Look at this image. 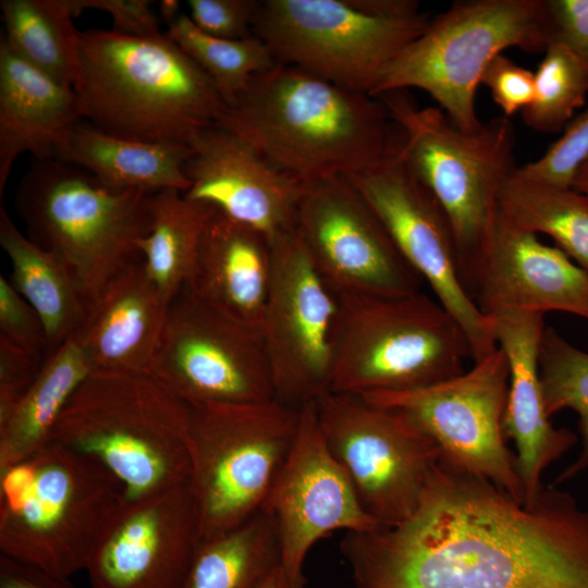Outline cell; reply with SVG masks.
<instances>
[{"instance_id":"cell-47","label":"cell","mask_w":588,"mask_h":588,"mask_svg":"<svg viewBox=\"0 0 588 588\" xmlns=\"http://www.w3.org/2000/svg\"><path fill=\"white\" fill-rule=\"evenodd\" d=\"M259 588H286L279 565L265 579V581L260 585Z\"/></svg>"},{"instance_id":"cell-29","label":"cell","mask_w":588,"mask_h":588,"mask_svg":"<svg viewBox=\"0 0 588 588\" xmlns=\"http://www.w3.org/2000/svg\"><path fill=\"white\" fill-rule=\"evenodd\" d=\"M215 209L177 189L154 194L149 232L138 248L149 278L167 304L188 283L203 231Z\"/></svg>"},{"instance_id":"cell-45","label":"cell","mask_w":588,"mask_h":588,"mask_svg":"<svg viewBox=\"0 0 588 588\" xmlns=\"http://www.w3.org/2000/svg\"><path fill=\"white\" fill-rule=\"evenodd\" d=\"M181 2L177 0H161L158 3V11L162 20L170 25L182 13H180Z\"/></svg>"},{"instance_id":"cell-33","label":"cell","mask_w":588,"mask_h":588,"mask_svg":"<svg viewBox=\"0 0 588 588\" xmlns=\"http://www.w3.org/2000/svg\"><path fill=\"white\" fill-rule=\"evenodd\" d=\"M166 34L207 74L220 97L231 106L258 73L278 62L255 35L223 39L200 30L186 14L168 25Z\"/></svg>"},{"instance_id":"cell-38","label":"cell","mask_w":588,"mask_h":588,"mask_svg":"<svg viewBox=\"0 0 588 588\" xmlns=\"http://www.w3.org/2000/svg\"><path fill=\"white\" fill-rule=\"evenodd\" d=\"M547 48L560 45L588 69V0H540Z\"/></svg>"},{"instance_id":"cell-9","label":"cell","mask_w":588,"mask_h":588,"mask_svg":"<svg viewBox=\"0 0 588 588\" xmlns=\"http://www.w3.org/2000/svg\"><path fill=\"white\" fill-rule=\"evenodd\" d=\"M546 51L540 0H458L429 22L384 69L372 96L419 88L465 132L482 122L475 96L488 64L503 50Z\"/></svg>"},{"instance_id":"cell-28","label":"cell","mask_w":588,"mask_h":588,"mask_svg":"<svg viewBox=\"0 0 588 588\" xmlns=\"http://www.w3.org/2000/svg\"><path fill=\"white\" fill-rule=\"evenodd\" d=\"M0 244L11 261V284L44 323L49 357L77 330L86 303L61 262L24 235L2 205Z\"/></svg>"},{"instance_id":"cell-14","label":"cell","mask_w":588,"mask_h":588,"mask_svg":"<svg viewBox=\"0 0 588 588\" xmlns=\"http://www.w3.org/2000/svg\"><path fill=\"white\" fill-rule=\"evenodd\" d=\"M151 375L189 405L275 400L261 329L186 285L168 304Z\"/></svg>"},{"instance_id":"cell-18","label":"cell","mask_w":588,"mask_h":588,"mask_svg":"<svg viewBox=\"0 0 588 588\" xmlns=\"http://www.w3.org/2000/svg\"><path fill=\"white\" fill-rule=\"evenodd\" d=\"M280 547L286 588H304V565L317 541L336 530L366 532L380 527L360 505L319 425L316 402L299 407L294 444L264 504Z\"/></svg>"},{"instance_id":"cell-7","label":"cell","mask_w":588,"mask_h":588,"mask_svg":"<svg viewBox=\"0 0 588 588\" xmlns=\"http://www.w3.org/2000/svg\"><path fill=\"white\" fill-rule=\"evenodd\" d=\"M155 192L112 189L90 173L54 158L34 159L15 195L26 236L54 256L85 303L143 259Z\"/></svg>"},{"instance_id":"cell-25","label":"cell","mask_w":588,"mask_h":588,"mask_svg":"<svg viewBox=\"0 0 588 588\" xmlns=\"http://www.w3.org/2000/svg\"><path fill=\"white\" fill-rule=\"evenodd\" d=\"M82 118L73 87L21 58L0 40V198L15 160L53 158L62 134Z\"/></svg>"},{"instance_id":"cell-44","label":"cell","mask_w":588,"mask_h":588,"mask_svg":"<svg viewBox=\"0 0 588 588\" xmlns=\"http://www.w3.org/2000/svg\"><path fill=\"white\" fill-rule=\"evenodd\" d=\"M347 2L357 11L379 19L405 20L421 14L419 3L414 0H347Z\"/></svg>"},{"instance_id":"cell-3","label":"cell","mask_w":588,"mask_h":588,"mask_svg":"<svg viewBox=\"0 0 588 588\" xmlns=\"http://www.w3.org/2000/svg\"><path fill=\"white\" fill-rule=\"evenodd\" d=\"M73 89L90 125L145 143L189 145L226 108L211 79L166 32H79Z\"/></svg>"},{"instance_id":"cell-27","label":"cell","mask_w":588,"mask_h":588,"mask_svg":"<svg viewBox=\"0 0 588 588\" xmlns=\"http://www.w3.org/2000/svg\"><path fill=\"white\" fill-rule=\"evenodd\" d=\"M93 371L90 357L75 333L46 358L28 390L0 420V469L51 442L65 405Z\"/></svg>"},{"instance_id":"cell-10","label":"cell","mask_w":588,"mask_h":588,"mask_svg":"<svg viewBox=\"0 0 588 588\" xmlns=\"http://www.w3.org/2000/svg\"><path fill=\"white\" fill-rule=\"evenodd\" d=\"M187 482L201 539L260 512L297 434L299 408L277 400L191 405Z\"/></svg>"},{"instance_id":"cell-34","label":"cell","mask_w":588,"mask_h":588,"mask_svg":"<svg viewBox=\"0 0 588 588\" xmlns=\"http://www.w3.org/2000/svg\"><path fill=\"white\" fill-rule=\"evenodd\" d=\"M538 365L549 417L562 409H572L578 415L580 452L555 478L554 485H559L588 469V353L575 347L552 327H546Z\"/></svg>"},{"instance_id":"cell-31","label":"cell","mask_w":588,"mask_h":588,"mask_svg":"<svg viewBox=\"0 0 588 588\" xmlns=\"http://www.w3.org/2000/svg\"><path fill=\"white\" fill-rule=\"evenodd\" d=\"M0 8L8 45L36 69L73 87L79 30L66 0H1Z\"/></svg>"},{"instance_id":"cell-22","label":"cell","mask_w":588,"mask_h":588,"mask_svg":"<svg viewBox=\"0 0 588 588\" xmlns=\"http://www.w3.org/2000/svg\"><path fill=\"white\" fill-rule=\"evenodd\" d=\"M498 346L510 368L504 431L516 446V465L524 502L542 490L543 471L578 441L567 428H556L546 412L538 355L546 328L543 315L522 310H500L488 315Z\"/></svg>"},{"instance_id":"cell-1","label":"cell","mask_w":588,"mask_h":588,"mask_svg":"<svg viewBox=\"0 0 588 588\" xmlns=\"http://www.w3.org/2000/svg\"><path fill=\"white\" fill-rule=\"evenodd\" d=\"M355 588H588V510L544 487L530 502L442 462L402 522L346 532Z\"/></svg>"},{"instance_id":"cell-30","label":"cell","mask_w":588,"mask_h":588,"mask_svg":"<svg viewBox=\"0 0 588 588\" xmlns=\"http://www.w3.org/2000/svg\"><path fill=\"white\" fill-rule=\"evenodd\" d=\"M280 562L274 524L265 511L200 540L182 588H259Z\"/></svg>"},{"instance_id":"cell-17","label":"cell","mask_w":588,"mask_h":588,"mask_svg":"<svg viewBox=\"0 0 588 588\" xmlns=\"http://www.w3.org/2000/svg\"><path fill=\"white\" fill-rule=\"evenodd\" d=\"M296 231L315 267L339 294L420 292L422 278L346 176L304 184Z\"/></svg>"},{"instance_id":"cell-32","label":"cell","mask_w":588,"mask_h":588,"mask_svg":"<svg viewBox=\"0 0 588 588\" xmlns=\"http://www.w3.org/2000/svg\"><path fill=\"white\" fill-rule=\"evenodd\" d=\"M499 212L518 228L549 235L588 273V197L515 173L502 187Z\"/></svg>"},{"instance_id":"cell-11","label":"cell","mask_w":588,"mask_h":588,"mask_svg":"<svg viewBox=\"0 0 588 588\" xmlns=\"http://www.w3.org/2000/svg\"><path fill=\"white\" fill-rule=\"evenodd\" d=\"M429 22L424 13L405 20L373 17L347 0H265L252 34L277 62L372 96L384 69Z\"/></svg>"},{"instance_id":"cell-6","label":"cell","mask_w":588,"mask_h":588,"mask_svg":"<svg viewBox=\"0 0 588 588\" xmlns=\"http://www.w3.org/2000/svg\"><path fill=\"white\" fill-rule=\"evenodd\" d=\"M378 97L397 127L399 152L450 221L462 281L471 296L493 233L502 187L518 168L514 125L510 118L499 115L465 132L440 108L419 107L405 90Z\"/></svg>"},{"instance_id":"cell-23","label":"cell","mask_w":588,"mask_h":588,"mask_svg":"<svg viewBox=\"0 0 588 588\" xmlns=\"http://www.w3.org/2000/svg\"><path fill=\"white\" fill-rule=\"evenodd\" d=\"M167 308L140 259L86 303L74 333L94 370L151 375Z\"/></svg>"},{"instance_id":"cell-46","label":"cell","mask_w":588,"mask_h":588,"mask_svg":"<svg viewBox=\"0 0 588 588\" xmlns=\"http://www.w3.org/2000/svg\"><path fill=\"white\" fill-rule=\"evenodd\" d=\"M572 188L588 197V160L579 168Z\"/></svg>"},{"instance_id":"cell-42","label":"cell","mask_w":588,"mask_h":588,"mask_svg":"<svg viewBox=\"0 0 588 588\" xmlns=\"http://www.w3.org/2000/svg\"><path fill=\"white\" fill-rule=\"evenodd\" d=\"M41 364L0 335V420L4 419L37 377Z\"/></svg>"},{"instance_id":"cell-12","label":"cell","mask_w":588,"mask_h":588,"mask_svg":"<svg viewBox=\"0 0 588 588\" xmlns=\"http://www.w3.org/2000/svg\"><path fill=\"white\" fill-rule=\"evenodd\" d=\"M316 407L327 445L365 512L380 526L408 517L441 458L436 442L401 413L360 395L329 392Z\"/></svg>"},{"instance_id":"cell-2","label":"cell","mask_w":588,"mask_h":588,"mask_svg":"<svg viewBox=\"0 0 588 588\" xmlns=\"http://www.w3.org/2000/svg\"><path fill=\"white\" fill-rule=\"evenodd\" d=\"M391 123L379 97L278 62L253 76L216 124L307 184L383 157L394 142Z\"/></svg>"},{"instance_id":"cell-41","label":"cell","mask_w":588,"mask_h":588,"mask_svg":"<svg viewBox=\"0 0 588 588\" xmlns=\"http://www.w3.org/2000/svg\"><path fill=\"white\" fill-rule=\"evenodd\" d=\"M73 17L86 10L105 11L112 17V30L126 36L151 37L162 34L148 0H66Z\"/></svg>"},{"instance_id":"cell-19","label":"cell","mask_w":588,"mask_h":588,"mask_svg":"<svg viewBox=\"0 0 588 588\" xmlns=\"http://www.w3.org/2000/svg\"><path fill=\"white\" fill-rule=\"evenodd\" d=\"M201 540L187 483L128 500L86 572L91 588H182Z\"/></svg>"},{"instance_id":"cell-26","label":"cell","mask_w":588,"mask_h":588,"mask_svg":"<svg viewBox=\"0 0 588 588\" xmlns=\"http://www.w3.org/2000/svg\"><path fill=\"white\" fill-rule=\"evenodd\" d=\"M189 154L188 145L132 140L76 122L62 134L53 158L112 189L185 193L191 186L184 172Z\"/></svg>"},{"instance_id":"cell-15","label":"cell","mask_w":588,"mask_h":588,"mask_svg":"<svg viewBox=\"0 0 588 588\" xmlns=\"http://www.w3.org/2000/svg\"><path fill=\"white\" fill-rule=\"evenodd\" d=\"M382 222L396 247L464 330L478 362L498 348L492 321L462 281L450 221L430 189L397 150L346 176Z\"/></svg>"},{"instance_id":"cell-4","label":"cell","mask_w":588,"mask_h":588,"mask_svg":"<svg viewBox=\"0 0 588 588\" xmlns=\"http://www.w3.org/2000/svg\"><path fill=\"white\" fill-rule=\"evenodd\" d=\"M127 502L103 464L51 441L0 469L1 554L70 578L86 571Z\"/></svg>"},{"instance_id":"cell-21","label":"cell","mask_w":588,"mask_h":588,"mask_svg":"<svg viewBox=\"0 0 588 588\" xmlns=\"http://www.w3.org/2000/svg\"><path fill=\"white\" fill-rule=\"evenodd\" d=\"M471 297L487 316L564 311L588 319V273L558 246L541 243L498 212Z\"/></svg>"},{"instance_id":"cell-37","label":"cell","mask_w":588,"mask_h":588,"mask_svg":"<svg viewBox=\"0 0 588 588\" xmlns=\"http://www.w3.org/2000/svg\"><path fill=\"white\" fill-rule=\"evenodd\" d=\"M0 335L44 365L48 340L44 323L32 305L0 277Z\"/></svg>"},{"instance_id":"cell-20","label":"cell","mask_w":588,"mask_h":588,"mask_svg":"<svg viewBox=\"0 0 588 588\" xmlns=\"http://www.w3.org/2000/svg\"><path fill=\"white\" fill-rule=\"evenodd\" d=\"M188 146L187 198L212 205L272 242L296 229L302 181L218 124L203 130Z\"/></svg>"},{"instance_id":"cell-24","label":"cell","mask_w":588,"mask_h":588,"mask_svg":"<svg viewBox=\"0 0 588 588\" xmlns=\"http://www.w3.org/2000/svg\"><path fill=\"white\" fill-rule=\"evenodd\" d=\"M272 270V241L216 208L203 231L186 286L204 302L260 328Z\"/></svg>"},{"instance_id":"cell-43","label":"cell","mask_w":588,"mask_h":588,"mask_svg":"<svg viewBox=\"0 0 588 588\" xmlns=\"http://www.w3.org/2000/svg\"><path fill=\"white\" fill-rule=\"evenodd\" d=\"M0 588H76L69 578L49 574L0 554Z\"/></svg>"},{"instance_id":"cell-35","label":"cell","mask_w":588,"mask_h":588,"mask_svg":"<svg viewBox=\"0 0 588 588\" xmlns=\"http://www.w3.org/2000/svg\"><path fill=\"white\" fill-rule=\"evenodd\" d=\"M535 72V95L524 109L525 124L540 133H560L585 105L588 69L569 50L550 45Z\"/></svg>"},{"instance_id":"cell-36","label":"cell","mask_w":588,"mask_h":588,"mask_svg":"<svg viewBox=\"0 0 588 588\" xmlns=\"http://www.w3.org/2000/svg\"><path fill=\"white\" fill-rule=\"evenodd\" d=\"M588 160V107L574 117L563 134L537 160L518 167L517 176L558 188H572Z\"/></svg>"},{"instance_id":"cell-5","label":"cell","mask_w":588,"mask_h":588,"mask_svg":"<svg viewBox=\"0 0 588 588\" xmlns=\"http://www.w3.org/2000/svg\"><path fill=\"white\" fill-rule=\"evenodd\" d=\"M191 416V405L152 375L94 370L51 441L99 461L138 500L188 482Z\"/></svg>"},{"instance_id":"cell-39","label":"cell","mask_w":588,"mask_h":588,"mask_svg":"<svg viewBox=\"0 0 588 588\" xmlns=\"http://www.w3.org/2000/svg\"><path fill=\"white\" fill-rule=\"evenodd\" d=\"M189 19L204 33L223 39L252 36L259 1L187 0Z\"/></svg>"},{"instance_id":"cell-40","label":"cell","mask_w":588,"mask_h":588,"mask_svg":"<svg viewBox=\"0 0 588 588\" xmlns=\"http://www.w3.org/2000/svg\"><path fill=\"white\" fill-rule=\"evenodd\" d=\"M480 84L489 88L506 118L526 109L535 95V73L502 53L488 64Z\"/></svg>"},{"instance_id":"cell-16","label":"cell","mask_w":588,"mask_h":588,"mask_svg":"<svg viewBox=\"0 0 588 588\" xmlns=\"http://www.w3.org/2000/svg\"><path fill=\"white\" fill-rule=\"evenodd\" d=\"M272 244V280L260 329L275 400L299 408L331 392L341 301L296 229Z\"/></svg>"},{"instance_id":"cell-8","label":"cell","mask_w":588,"mask_h":588,"mask_svg":"<svg viewBox=\"0 0 588 588\" xmlns=\"http://www.w3.org/2000/svg\"><path fill=\"white\" fill-rule=\"evenodd\" d=\"M331 392L365 395L429 387L473 359L455 318L421 291L401 296L340 294Z\"/></svg>"},{"instance_id":"cell-13","label":"cell","mask_w":588,"mask_h":588,"mask_svg":"<svg viewBox=\"0 0 588 588\" xmlns=\"http://www.w3.org/2000/svg\"><path fill=\"white\" fill-rule=\"evenodd\" d=\"M510 368L498 346L468 371L403 392H378L368 402L407 417L438 445L440 462L490 480L524 501L515 454L506 446L504 417Z\"/></svg>"}]
</instances>
